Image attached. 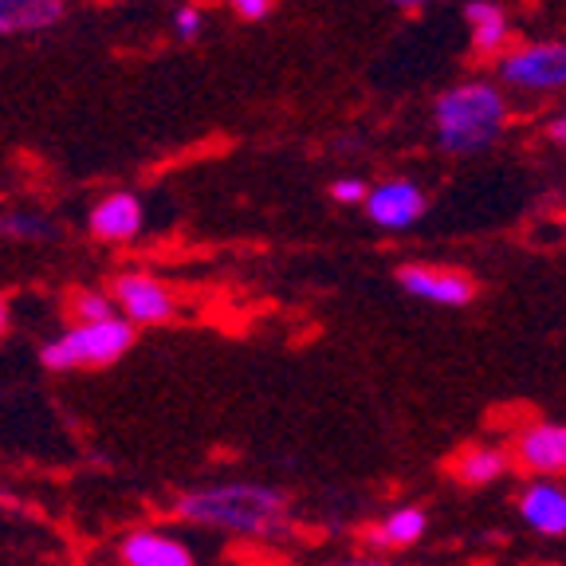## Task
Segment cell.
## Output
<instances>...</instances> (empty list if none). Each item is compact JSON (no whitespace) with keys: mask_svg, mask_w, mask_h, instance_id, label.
I'll list each match as a JSON object with an SVG mask.
<instances>
[{"mask_svg":"<svg viewBox=\"0 0 566 566\" xmlns=\"http://www.w3.org/2000/svg\"><path fill=\"white\" fill-rule=\"evenodd\" d=\"M386 4H398V9H421L424 0H386Z\"/></svg>","mask_w":566,"mask_h":566,"instance_id":"cell-24","label":"cell"},{"mask_svg":"<svg viewBox=\"0 0 566 566\" xmlns=\"http://www.w3.org/2000/svg\"><path fill=\"white\" fill-rule=\"evenodd\" d=\"M547 138L558 142V146H566V115L551 118V123H547Z\"/></svg>","mask_w":566,"mask_h":566,"instance_id":"cell-22","label":"cell"},{"mask_svg":"<svg viewBox=\"0 0 566 566\" xmlns=\"http://www.w3.org/2000/svg\"><path fill=\"white\" fill-rule=\"evenodd\" d=\"M232 9L240 12L244 20H264L272 12V0H229Z\"/></svg>","mask_w":566,"mask_h":566,"instance_id":"cell-19","label":"cell"},{"mask_svg":"<svg viewBox=\"0 0 566 566\" xmlns=\"http://www.w3.org/2000/svg\"><path fill=\"white\" fill-rule=\"evenodd\" d=\"M177 515L197 527L224 531L240 539H280L292 527L287 495L260 480H217L181 495Z\"/></svg>","mask_w":566,"mask_h":566,"instance_id":"cell-1","label":"cell"},{"mask_svg":"<svg viewBox=\"0 0 566 566\" xmlns=\"http://www.w3.org/2000/svg\"><path fill=\"white\" fill-rule=\"evenodd\" d=\"M464 20L472 24V48L476 55H500L507 44V17L495 0H469Z\"/></svg>","mask_w":566,"mask_h":566,"instance_id":"cell-14","label":"cell"},{"mask_svg":"<svg viewBox=\"0 0 566 566\" xmlns=\"http://www.w3.org/2000/svg\"><path fill=\"white\" fill-rule=\"evenodd\" d=\"M331 197L343 205H366V197H370V186L366 181H358V177H338L335 186H331Z\"/></svg>","mask_w":566,"mask_h":566,"instance_id":"cell-18","label":"cell"},{"mask_svg":"<svg viewBox=\"0 0 566 566\" xmlns=\"http://www.w3.org/2000/svg\"><path fill=\"white\" fill-rule=\"evenodd\" d=\"M142 229V201L134 193H111L91 209V232L98 240H134Z\"/></svg>","mask_w":566,"mask_h":566,"instance_id":"cell-13","label":"cell"},{"mask_svg":"<svg viewBox=\"0 0 566 566\" xmlns=\"http://www.w3.org/2000/svg\"><path fill=\"white\" fill-rule=\"evenodd\" d=\"M429 535V512L421 504H401L394 512H386L370 531L366 539L378 551H409Z\"/></svg>","mask_w":566,"mask_h":566,"instance_id":"cell-11","label":"cell"},{"mask_svg":"<svg viewBox=\"0 0 566 566\" xmlns=\"http://www.w3.org/2000/svg\"><path fill=\"white\" fill-rule=\"evenodd\" d=\"M115 307L118 303L111 300V295H98V292H80L75 303H71V311H75L80 323H106V318H118Z\"/></svg>","mask_w":566,"mask_h":566,"instance_id":"cell-16","label":"cell"},{"mask_svg":"<svg viewBox=\"0 0 566 566\" xmlns=\"http://www.w3.org/2000/svg\"><path fill=\"white\" fill-rule=\"evenodd\" d=\"M424 209H429V197H424L421 186L409 181V177L381 181V186H374L370 197H366V217L386 232L413 229V224L424 217Z\"/></svg>","mask_w":566,"mask_h":566,"instance_id":"cell-7","label":"cell"},{"mask_svg":"<svg viewBox=\"0 0 566 566\" xmlns=\"http://www.w3.org/2000/svg\"><path fill=\"white\" fill-rule=\"evenodd\" d=\"M174 24H177V32L186 35V40H193V35L201 32V12H197V9H181L174 17Z\"/></svg>","mask_w":566,"mask_h":566,"instance_id":"cell-20","label":"cell"},{"mask_svg":"<svg viewBox=\"0 0 566 566\" xmlns=\"http://www.w3.org/2000/svg\"><path fill=\"white\" fill-rule=\"evenodd\" d=\"M512 469V457L495 444H464L457 457L449 460V476L464 488H488Z\"/></svg>","mask_w":566,"mask_h":566,"instance_id":"cell-12","label":"cell"},{"mask_svg":"<svg viewBox=\"0 0 566 566\" xmlns=\"http://www.w3.org/2000/svg\"><path fill=\"white\" fill-rule=\"evenodd\" d=\"M515 464L527 476H566V421H535L515 437Z\"/></svg>","mask_w":566,"mask_h":566,"instance_id":"cell-9","label":"cell"},{"mask_svg":"<svg viewBox=\"0 0 566 566\" xmlns=\"http://www.w3.org/2000/svg\"><path fill=\"white\" fill-rule=\"evenodd\" d=\"M0 17L9 32H40L63 17V0H0Z\"/></svg>","mask_w":566,"mask_h":566,"instance_id":"cell-15","label":"cell"},{"mask_svg":"<svg viewBox=\"0 0 566 566\" xmlns=\"http://www.w3.org/2000/svg\"><path fill=\"white\" fill-rule=\"evenodd\" d=\"M515 512L543 539H566V484L551 476H531L515 492Z\"/></svg>","mask_w":566,"mask_h":566,"instance_id":"cell-6","label":"cell"},{"mask_svg":"<svg viewBox=\"0 0 566 566\" xmlns=\"http://www.w3.org/2000/svg\"><path fill=\"white\" fill-rule=\"evenodd\" d=\"M500 80L520 91H563L566 87V44H523L500 55Z\"/></svg>","mask_w":566,"mask_h":566,"instance_id":"cell-4","label":"cell"},{"mask_svg":"<svg viewBox=\"0 0 566 566\" xmlns=\"http://www.w3.org/2000/svg\"><path fill=\"white\" fill-rule=\"evenodd\" d=\"M9 331V300H0V338Z\"/></svg>","mask_w":566,"mask_h":566,"instance_id":"cell-23","label":"cell"},{"mask_svg":"<svg viewBox=\"0 0 566 566\" xmlns=\"http://www.w3.org/2000/svg\"><path fill=\"white\" fill-rule=\"evenodd\" d=\"M401 292L413 295L421 303H437V307H469L476 300V280L460 268L441 264H406L398 268Z\"/></svg>","mask_w":566,"mask_h":566,"instance_id":"cell-5","label":"cell"},{"mask_svg":"<svg viewBox=\"0 0 566 566\" xmlns=\"http://www.w3.org/2000/svg\"><path fill=\"white\" fill-rule=\"evenodd\" d=\"M0 237H12V240H52V229H48L40 217L12 212V217H0Z\"/></svg>","mask_w":566,"mask_h":566,"instance_id":"cell-17","label":"cell"},{"mask_svg":"<svg viewBox=\"0 0 566 566\" xmlns=\"http://www.w3.org/2000/svg\"><path fill=\"white\" fill-rule=\"evenodd\" d=\"M134 343V323L126 318H106V323H80V327L63 331L60 338L44 343L40 363L52 374L83 370V366H111L118 363Z\"/></svg>","mask_w":566,"mask_h":566,"instance_id":"cell-3","label":"cell"},{"mask_svg":"<svg viewBox=\"0 0 566 566\" xmlns=\"http://www.w3.org/2000/svg\"><path fill=\"white\" fill-rule=\"evenodd\" d=\"M4 32H9V24H4V17H0V35H4Z\"/></svg>","mask_w":566,"mask_h":566,"instance_id":"cell-25","label":"cell"},{"mask_svg":"<svg viewBox=\"0 0 566 566\" xmlns=\"http://www.w3.org/2000/svg\"><path fill=\"white\" fill-rule=\"evenodd\" d=\"M437 118V142L449 154H476L492 146L504 130L507 118V98L492 83H457L449 87L433 106Z\"/></svg>","mask_w":566,"mask_h":566,"instance_id":"cell-2","label":"cell"},{"mask_svg":"<svg viewBox=\"0 0 566 566\" xmlns=\"http://www.w3.org/2000/svg\"><path fill=\"white\" fill-rule=\"evenodd\" d=\"M115 303L123 307V318L126 323H134V327H142V323H146V327L166 323V318H174V311H177L174 292L146 272H123L118 275L115 280Z\"/></svg>","mask_w":566,"mask_h":566,"instance_id":"cell-8","label":"cell"},{"mask_svg":"<svg viewBox=\"0 0 566 566\" xmlns=\"http://www.w3.org/2000/svg\"><path fill=\"white\" fill-rule=\"evenodd\" d=\"M323 566H394V563L381 555H350V558H335V563H323Z\"/></svg>","mask_w":566,"mask_h":566,"instance_id":"cell-21","label":"cell"},{"mask_svg":"<svg viewBox=\"0 0 566 566\" xmlns=\"http://www.w3.org/2000/svg\"><path fill=\"white\" fill-rule=\"evenodd\" d=\"M118 558H123V566H197L189 543H181L177 535L158 527L130 531L123 547H118Z\"/></svg>","mask_w":566,"mask_h":566,"instance_id":"cell-10","label":"cell"}]
</instances>
